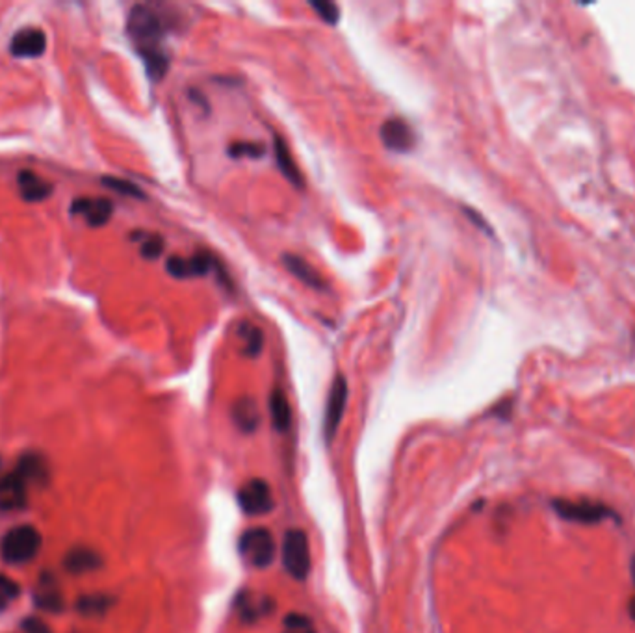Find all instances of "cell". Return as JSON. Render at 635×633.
Here are the masks:
<instances>
[{
  "mask_svg": "<svg viewBox=\"0 0 635 633\" xmlns=\"http://www.w3.org/2000/svg\"><path fill=\"white\" fill-rule=\"evenodd\" d=\"M283 633H318L314 622L299 611H292L283 618Z\"/></svg>",
  "mask_w": 635,
  "mask_h": 633,
  "instance_id": "cb8c5ba5",
  "label": "cell"
},
{
  "mask_svg": "<svg viewBox=\"0 0 635 633\" xmlns=\"http://www.w3.org/2000/svg\"><path fill=\"white\" fill-rule=\"evenodd\" d=\"M238 503H240L242 511L249 514V517L268 514L273 509L271 489L264 480L253 478L240 491H238Z\"/></svg>",
  "mask_w": 635,
  "mask_h": 633,
  "instance_id": "ba28073f",
  "label": "cell"
},
{
  "mask_svg": "<svg viewBox=\"0 0 635 633\" xmlns=\"http://www.w3.org/2000/svg\"><path fill=\"white\" fill-rule=\"evenodd\" d=\"M347 381L344 375H337L333 379V385L329 388L327 404H326V414H324V437L327 443H331L337 437V431L340 427V422L346 413V404H347Z\"/></svg>",
  "mask_w": 635,
  "mask_h": 633,
  "instance_id": "8992f818",
  "label": "cell"
},
{
  "mask_svg": "<svg viewBox=\"0 0 635 633\" xmlns=\"http://www.w3.org/2000/svg\"><path fill=\"white\" fill-rule=\"evenodd\" d=\"M628 611H630V617L635 620V597L630 600V606H628Z\"/></svg>",
  "mask_w": 635,
  "mask_h": 633,
  "instance_id": "d6a6232c",
  "label": "cell"
},
{
  "mask_svg": "<svg viewBox=\"0 0 635 633\" xmlns=\"http://www.w3.org/2000/svg\"><path fill=\"white\" fill-rule=\"evenodd\" d=\"M47 49V35L39 28H23L10 42V53L15 58H39Z\"/></svg>",
  "mask_w": 635,
  "mask_h": 633,
  "instance_id": "8fae6325",
  "label": "cell"
},
{
  "mask_svg": "<svg viewBox=\"0 0 635 633\" xmlns=\"http://www.w3.org/2000/svg\"><path fill=\"white\" fill-rule=\"evenodd\" d=\"M227 154L232 158H260L266 154V147L257 141H234L227 147Z\"/></svg>",
  "mask_w": 635,
  "mask_h": 633,
  "instance_id": "484cf974",
  "label": "cell"
},
{
  "mask_svg": "<svg viewBox=\"0 0 635 633\" xmlns=\"http://www.w3.org/2000/svg\"><path fill=\"white\" fill-rule=\"evenodd\" d=\"M232 420L244 433H253L260 422L257 404L251 398H242L232 405Z\"/></svg>",
  "mask_w": 635,
  "mask_h": 633,
  "instance_id": "44dd1931",
  "label": "cell"
},
{
  "mask_svg": "<svg viewBox=\"0 0 635 633\" xmlns=\"http://www.w3.org/2000/svg\"><path fill=\"white\" fill-rule=\"evenodd\" d=\"M283 565L294 579H305L310 572V546L307 533L294 528L283 539Z\"/></svg>",
  "mask_w": 635,
  "mask_h": 633,
  "instance_id": "277c9868",
  "label": "cell"
},
{
  "mask_svg": "<svg viewBox=\"0 0 635 633\" xmlns=\"http://www.w3.org/2000/svg\"><path fill=\"white\" fill-rule=\"evenodd\" d=\"M221 264L218 262L216 257H212L210 253H195L190 258L184 257H170L166 262V269L175 279H191V277H205L209 275L212 269L218 271Z\"/></svg>",
  "mask_w": 635,
  "mask_h": 633,
  "instance_id": "52a82bcc",
  "label": "cell"
},
{
  "mask_svg": "<svg viewBox=\"0 0 635 633\" xmlns=\"http://www.w3.org/2000/svg\"><path fill=\"white\" fill-rule=\"evenodd\" d=\"M127 32L145 63L147 74L152 81H162L170 69V54L164 49L168 35L164 17L147 5H136L129 14Z\"/></svg>",
  "mask_w": 635,
  "mask_h": 633,
  "instance_id": "6da1fadb",
  "label": "cell"
},
{
  "mask_svg": "<svg viewBox=\"0 0 635 633\" xmlns=\"http://www.w3.org/2000/svg\"><path fill=\"white\" fill-rule=\"evenodd\" d=\"M283 264L285 268L296 277L298 281H301L305 287L314 288V290H327V285L324 281V277L318 273L305 258L294 255V253H285L283 255Z\"/></svg>",
  "mask_w": 635,
  "mask_h": 633,
  "instance_id": "4fadbf2b",
  "label": "cell"
},
{
  "mask_svg": "<svg viewBox=\"0 0 635 633\" xmlns=\"http://www.w3.org/2000/svg\"><path fill=\"white\" fill-rule=\"evenodd\" d=\"M273 152H275L277 168H279V171L285 175V179L290 184H294L296 188H303V175L294 161V156H292L287 141L279 134L273 136Z\"/></svg>",
  "mask_w": 635,
  "mask_h": 633,
  "instance_id": "2e32d148",
  "label": "cell"
},
{
  "mask_svg": "<svg viewBox=\"0 0 635 633\" xmlns=\"http://www.w3.org/2000/svg\"><path fill=\"white\" fill-rule=\"evenodd\" d=\"M19 592L21 589L17 581L8 576H0V611L6 609L8 604L19 597Z\"/></svg>",
  "mask_w": 635,
  "mask_h": 633,
  "instance_id": "f1b7e54d",
  "label": "cell"
},
{
  "mask_svg": "<svg viewBox=\"0 0 635 633\" xmlns=\"http://www.w3.org/2000/svg\"><path fill=\"white\" fill-rule=\"evenodd\" d=\"M236 608L242 620H257L269 615L275 609V604L268 597L255 595V592H242L236 600Z\"/></svg>",
  "mask_w": 635,
  "mask_h": 633,
  "instance_id": "ac0fdd59",
  "label": "cell"
},
{
  "mask_svg": "<svg viewBox=\"0 0 635 633\" xmlns=\"http://www.w3.org/2000/svg\"><path fill=\"white\" fill-rule=\"evenodd\" d=\"M553 511L558 512V517L569 522L576 524H601L611 517H615V511L610 509L602 502H592V500H567V498H558L552 502Z\"/></svg>",
  "mask_w": 635,
  "mask_h": 633,
  "instance_id": "3957f363",
  "label": "cell"
},
{
  "mask_svg": "<svg viewBox=\"0 0 635 633\" xmlns=\"http://www.w3.org/2000/svg\"><path fill=\"white\" fill-rule=\"evenodd\" d=\"M238 333H240V336L244 340V353L248 355V357H259V355L262 353V347H264L262 329L249 324V322H244L240 326V329H238Z\"/></svg>",
  "mask_w": 635,
  "mask_h": 633,
  "instance_id": "603a6c76",
  "label": "cell"
},
{
  "mask_svg": "<svg viewBox=\"0 0 635 633\" xmlns=\"http://www.w3.org/2000/svg\"><path fill=\"white\" fill-rule=\"evenodd\" d=\"M269 414H271V424L277 431H288L292 424V409L290 402L287 398V394L281 388H275L269 394Z\"/></svg>",
  "mask_w": 635,
  "mask_h": 633,
  "instance_id": "d6986e66",
  "label": "cell"
},
{
  "mask_svg": "<svg viewBox=\"0 0 635 633\" xmlns=\"http://www.w3.org/2000/svg\"><path fill=\"white\" fill-rule=\"evenodd\" d=\"M113 606V599L108 595H86L78 599V611L84 617H103Z\"/></svg>",
  "mask_w": 635,
  "mask_h": 633,
  "instance_id": "7402d4cb",
  "label": "cell"
},
{
  "mask_svg": "<svg viewBox=\"0 0 635 633\" xmlns=\"http://www.w3.org/2000/svg\"><path fill=\"white\" fill-rule=\"evenodd\" d=\"M23 631L24 633H53L51 628L42 618H35V617H30L23 622Z\"/></svg>",
  "mask_w": 635,
  "mask_h": 633,
  "instance_id": "f546056e",
  "label": "cell"
},
{
  "mask_svg": "<svg viewBox=\"0 0 635 633\" xmlns=\"http://www.w3.org/2000/svg\"><path fill=\"white\" fill-rule=\"evenodd\" d=\"M108 190H113L117 193H122V195H127V197H136V200H143V191L131 180L127 179H117V177H103L101 180Z\"/></svg>",
  "mask_w": 635,
  "mask_h": 633,
  "instance_id": "4316f807",
  "label": "cell"
},
{
  "mask_svg": "<svg viewBox=\"0 0 635 633\" xmlns=\"http://www.w3.org/2000/svg\"><path fill=\"white\" fill-rule=\"evenodd\" d=\"M244 560L255 569H268L275 558V540L269 530L251 528L240 537Z\"/></svg>",
  "mask_w": 635,
  "mask_h": 633,
  "instance_id": "5b68a950",
  "label": "cell"
},
{
  "mask_svg": "<svg viewBox=\"0 0 635 633\" xmlns=\"http://www.w3.org/2000/svg\"><path fill=\"white\" fill-rule=\"evenodd\" d=\"M379 138L388 151L409 152L416 145V134L413 127L402 117H390L379 127Z\"/></svg>",
  "mask_w": 635,
  "mask_h": 633,
  "instance_id": "9c48e42d",
  "label": "cell"
},
{
  "mask_svg": "<svg viewBox=\"0 0 635 633\" xmlns=\"http://www.w3.org/2000/svg\"><path fill=\"white\" fill-rule=\"evenodd\" d=\"M17 184H19V191L23 195V200L28 203H37L44 201L53 193V184L47 182L45 179H42L39 175H35L34 171H21L17 175Z\"/></svg>",
  "mask_w": 635,
  "mask_h": 633,
  "instance_id": "e0dca14e",
  "label": "cell"
},
{
  "mask_svg": "<svg viewBox=\"0 0 635 633\" xmlns=\"http://www.w3.org/2000/svg\"><path fill=\"white\" fill-rule=\"evenodd\" d=\"M28 498V483L23 480L17 470L5 473L0 478V509L3 511H17L26 507Z\"/></svg>",
  "mask_w": 635,
  "mask_h": 633,
  "instance_id": "30bf717a",
  "label": "cell"
},
{
  "mask_svg": "<svg viewBox=\"0 0 635 633\" xmlns=\"http://www.w3.org/2000/svg\"><path fill=\"white\" fill-rule=\"evenodd\" d=\"M23 480L30 485V483H37V485H44L47 482V464H45V459L42 455H37V453H24L21 459H19V464L15 468Z\"/></svg>",
  "mask_w": 635,
  "mask_h": 633,
  "instance_id": "ffe728a7",
  "label": "cell"
},
{
  "mask_svg": "<svg viewBox=\"0 0 635 633\" xmlns=\"http://www.w3.org/2000/svg\"><path fill=\"white\" fill-rule=\"evenodd\" d=\"M71 212L76 216H84L88 225L92 227H103L110 221L113 214L112 201L99 197V200H90V197H81V200L73 201Z\"/></svg>",
  "mask_w": 635,
  "mask_h": 633,
  "instance_id": "7c38bea8",
  "label": "cell"
},
{
  "mask_svg": "<svg viewBox=\"0 0 635 633\" xmlns=\"http://www.w3.org/2000/svg\"><path fill=\"white\" fill-rule=\"evenodd\" d=\"M42 550V535L34 526H19L10 530L0 542V556L10 565L32 561Z\"/></svg>",
  "mask_w": 635,
  "mask_h": 633,
  "instance_id": "7a4b0ae2",
  "label": "cell"
},
{
  "mask_svg": "<svg viewBox=\"0 0 635 633\" xmlns=\"http://www.w3.org/2000/svg\"><path fill=\"white\" fill-rule=\"evenodd\" d=\"M103 560L97 551L86 546H76L67 551V556L64 560V567L71 574H86L101 569Z\"/></svg>",
  "mask_w": 635,
  "mask_h": 633,
  "instance_id": "9a60e30c",
  "label": "cell"
},
{
  "mask_svg": "<svg viewBox=\"0 0 635 633\" xmlns=\"http://www.w3.org/2000/svg\"><path fill=\"white\" fill-rule=\"evenodd\" d=\"M190 97L197 102V106H203L207 112H209V101L205 99V95L201 92H197V90H191L190 92Z\"/></svg>",
  "mask_w": 635,
  "mask_h": 633,
  "instance_id": "1f68e13d",
  "label": "cell"
},
{
  "mask_svg": "<svg viewBox=\"0 0 635 633\" xmlns=\"http://www.w3.org/2000/svg\"><path fill=\"white\" fill-rule=\"evenodd\" d=\"M630 574H631V581H633V585H635V556H633L631 565H630Z\"/></svg>",
  "mask_w": 635,
  "mask_h": 633,
  "instance_id": "836d02e7",
  "label": "cell"
},
{
  "mask_svg": "<svg viewBox=\"0 0 635 633\" xmlns=\"http://www.w3.org/2000/svg\"><path fill=\"white\" fill-rule=\"evenodd\" d=\"M134 236H140V239H134V240H140L142 242V257L143 258H149V260H154L162 255L164 251V240H162V236H158V234H145V232H134Z\"/></svg>",
  "mask_w": 635,
  "mask_h": 633,
  "instance_id": "d4e9b609",
  "label": "cell"
},
{
  "mask_svg": "<svg viewBox=\"0 0 635 633\" xmlns=\"http://www.w3.org/2000/svg\"><path fill=\"white\" fill-rule=\"evenodd\" d=\"M463 212H464V216L475 225V227H480L482 230H485V232H489V234H493V230H491V227L487 225V221L480 216V212H475L474 209H470V207H463Z\"/></svg>",
  "mask_w": 635,
  "mask_h": 633,
  "instance_id": "4dcf8cb0",
  "label": "cell"
},
{
  "mask_svg": "<svg viewBox=\"0 0 635 633\" xmlns=\"http://www.w3.org/2000/svg\"><path fill=\"white\" fill-rule=\"evenodd\" d=\"M308 6L327 24H337L340 19L338 5L329 3V0H312V3H308Z\"/></svg>",
  "mask_w": 635,
  "mask_h": 633,
  "instance_id": "83f0119b",
  "label": "cell"
},
{
  "mask_svg": "<svg viewBox=\"0 0 635 633\" xmlns=\"http://www.w3.org/2000/svg\"><path fill=\"white\" fill-rule=\"evenodd\" d=\"M34 602L37 608H42V609L51 611V613H58L64 609L62 592H60L58 583H56L53 574L45 572L42 578H39V583H37L35 592H34Z\"/></svg>",
  "mask_w": 635,
  "mask_h": 633,
  "instance_id": "5bb4252c",
  "label": "cell"
}]
</instances>
